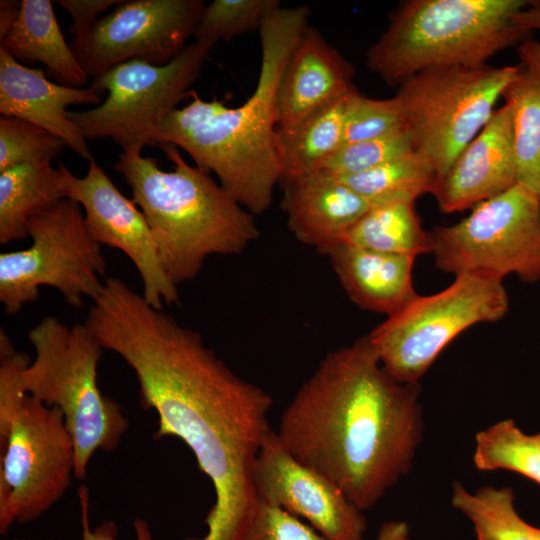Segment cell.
Instances as JSON below:
<instances>
[{
    "label": "cell",
    "instance_id": "cell-7",
    "mask_svg": "<svg viewBox=\"0 0 540 540\" xmlns=\"http://www.w3.org/2000/svg\"><path fill=\"white\" fill-rule=\"evenodd\" d=\"M22 368H0V534L37 520L66 492L75 448L63 413L25 393Z\"/></svg>",
    "mask_w": 540,
    "mask_h": 540
},
{
    "label": "cell",
    "instance_id": "cell-3",
    "mask_svg": "<svg viewBox=\"0 0 540 540\" xmlns=\"http://www.w3.org/2000/svg\"><path fill=\"white\" fill-rule=\"evenodd\" d=\"M174 164L163 171L142 149L118 154L114 169L131 188L150 227L164 272L177 287L212 255H236L259 237L254 215L210 174L189 165L174 144L158 146Z\"/></svg>",
    "mask_w": 540,
    "mask_h": 540
},
{
    "label": "cell",
    "instance_id": "cell-26",
    "mask_svg": "<svg viewBox=\"0 0 540 540\" xmlns=\"http://www.w3.org/2000/svg\"><path fill=\"white\" fill-rule=\"evenodd\" d=\"M511 487L486 485L470 492L460 482L452 484L451 505L473 525L495 540H540V527L526 522L515 508Z\"/></svg>",
    "mask_w": 540,
    "mask_h": 540
},
{
    "label": "cell",
    "instance_id": "cell-42",
    "mask_svg": "<svg viewBox=\"0 0 540 540\" xmlns=\"http://www.w3.org/2000/svg\"><path fill=\"white\" fill-rule=\"evenodd\" d=\"M535 437H536V439L538 440V442L540 443V432H538L537 434H535Z\"/></svg>",
    "mask_w": 540,
    "mask_h": 540
},
{
    "label": "cell",
    "instance_id": "cell-43",
    "mask_svg": "<svg viewBox=\"0 0 540 540\" xmlns=\"http://www.w3.org/2000/svg\"><path fill=\"white\" fill-rule=\"evenodd\" d=\"M14 540H26V539H14ZM28 540H30V539H28Z\"/></svg>",
    "mask_w": 540,
    "mask_h": 540
},
{
    "label": "cell",
    "instance_id": "cell-35",
    "mask_svg": "<svg viewBox=\"0 0 540 540\" xmlns=\"http://www.w3.org/2000/svg\"><path fill=\"white\" fill-rule=\"evenodd\" d=\"M78 498L81 511L82 538L81 540H118V527L112 520H106L91 529L89 525V490L87 486L78 488ZM137 540H152L149 524L142 518H136L133 522ZM53 540V539H49Z\"/></svg>",
    "mask_w": 540,
    "mask_h": 540
},
{
    "label": "cell",
    "instance_id": "cell-22",
    "mask_svg": "<svg viewBox=\"0 0 540 540\" xmlns=\"http://www.w3.org/2000/svg\"><path fill=\"white\" fill-rule=\"evenodd\" d=\"M67 198L62 162L22 164L0 172V244L28 237L30 220Z\"/></svg>",
    "mask_w": 540,
    "mask_h": 540
},
{
    "label": "cell",
    "instance_id": "cell-23",
    "mask_svg": "<svg viewBox=\"0 0 540 540\" xmlns=\"http://www.w3.org/2000/svg\"><path fill=\"white\" fill-rule=\"evenodd\" d=\"M352 93L292 129L276 130L282 173L280 183L318 172L326 159L343 145L348 101Z\"/></svg>",
    "mask_w": 540,
    "mask_h": 540
},
{
    "label": "cell",
    "instance_id": "cell-5",
    "mask_svg": "<svg viewBox=\"0 0 540 540\" xmlns=\"http://www.w3.org/2000/svg\"><path fill=\"white\" fill-rule=\"evenodd\" d=\"M530 0H405L365 53L366 67L399 87L424 70L477 67L530 38L517 20Z\"/></svg>",
    "mask_w": 540,
    "mask_h": 540
},
{
    "label": "cell",
    "instance_id": "cell-24",
    "mask_svg": "<svg viewBox=\"0 0 540 540\" xmlns=\"http://www.w3.org/2000/svg\"><path fill=\"white\" fill-rule=\"evenodd\" d=\"M413 200H390L371 206L347 232L344 242L369 250L417 257L432 252Z\"/></svg>",
    "mask_w": 540,
    "mask_h": 540
},
{
    "label": "cell",
    "instance_id": "cell-25",
    "mask_svg": "<svg viewBox=\"0 0 540 540\" xmlns=\"http://www.w3.org/2000/svg\"><path fill=\"white\" fill-rule=\"evenodd\" d=\"M502 98L512 115L517 183L540 198V82L522 66Z\"/></svg>",
    "mask_w": 540,
    "mask_h": 540
},
{
    "label": "cell",
    "instance_id": "cell-20",
    "mask_svg": "<svg viewBox=\"0 0 540 540\" xmlns=\"http://www.w3.org/2000/svg\"><path fill=\"white\" fill-rule=\"evenodd\" d=\"M337 278L359 308L389 316L418 293L412 281L415 257L341 243L328 255Z\"/></svg>",
    "mask_w": 540,
    "mask_h": 540
},
{
    "label": "cell",
    "instance_id": "cell-32",
    "mask_svg": "<svg viewBox=\"0 0 540 540\" xmlns=\"http://www.w3.org/2000/svg\"><path fill=\"white\" fill-rule=\"evenodd\" d=\"M406 128L403 109L394 95L376 99L354 91L348 101L343 144L371 140Z\"/></svg>",
    "mask_w": 540,
    "mask_h": 540
},
{
    "label": "cell",
    "instance_id": "cell-21",
    "mask_svg": "<svg viewBox=\"0 0 540 540\" xmlns=\"http://www.w3.org/2000/svg\"><path fill=\"white\" fill-rule=\"evenodd\" d=\"M0 47L17 61L43 63L58 84L83 88L87 83L89 75L65 41L49 0H22L18 19Z\"/></svg>",
    "mask_w": 540,
    "mask_h": 540
},
{
    "label": "cell",
    "instance_id": "cell-27",
    "mask_svg": "<svg viewBox=\"0 0 540 540\" xmlns=\"http://www.w3.org/2000/svg\"><path fill=\"white\" fill-rule=\"evenodd\" d=\"M334 177L373 203L416 201L423 194H432L438 178L430 163L417 152L361 173Z\"/></svg>",
    "mask_w": 540,
    "mask_h": 540
},
{
    "label": "cell",
    "instance_id": "cell-13",
    "mask_svg": "<svg viewBox=\"0 0 540 540\" xmlns=\"http://www.w3.org/2000/svg\"><path fill=\"white\" fill-rule=\"evenodd\" d=\"M204 8L202 0H121L69 46L93 79L131 60L165 65L187 46Z\"/></svg>",
    "mask_w": 540,
    "mask_h": 540
},
{
    "label": "cell",
    "instance_id": "cell-15",
    "mask_svg": "<svg viewBox=\"0 0 540 540\" xmlns=\"http://www.w3.org/2000/svg\"><path fill=\"white\" fill-rule=\"evenodd\" d=\"M253 481L258 499L307 520L330 540H364L362 511L336 483L295 459L272 429L258 453Z\"/></svg>",
    "mask_w": 540,
    "mask_h": 540
},
{
    "label": "cell",
    "instance_id": "cell-2",
    "mask_svg": "<svg viewBox=\"0 0 540 540\" xmlns=\"http://www.w3.org/2000/svg\"><path fill=\"white\" fill-rule=\"evenodd\" d=\"M420 392L419 382H400L383 367L365 335L320 361L276 433L363 512L412 468L424 432Z\"/></svg>",
    "mask_w": 540,
    "mask_h": 540
},
{
    "label": "cell",
    "instance_id": "cell-14",
    "mask_svg": "<svg viewBox=\"0 0 540 540\" xmlns=\"http://www.w3.org/2000/svg\"><path fill=\"white\" fill-rule=\"evenodd\" d=\"M67 198L84 208V221L91 238L125 253L135 265L143 297L156 309L179 305L178 287L161 265L148 222L138 206L126 198L93 159L84 177L73 175L62 163Z\"/></svg>",
    "mask_w": 540,
    "mask_h": 540
},
{
    "label": "cell",
    "instance_id": "cell-6",
    "mask_svg": "<svg viewBox=\"0 0 540 540\" xmlns=\"http://www.w3.org/2000/svg\"><path fill=\"white\" fill-rule=\"evenodd\" d=\"M35 358L23 370L25 393L58 408L75 448L74 477L83 480L97 450H116L128 429L122 407L102 394L97 383L104 348L80 323L44 317L28 333Z\"/></svg>",
    "mask_w": 540,
    "mask_h": 540
},
{
    "label": "cell",
    "instance_id": "cell-36",
    "mask_svg": "<svg viewBox=\"0 0 540 540\" xmlns=\"http://www.w3.org/2000/svg\"><path fill=\"white\" fill-rule=\"evenodd\" d=\"M72 17L73 23L70 31L74 38L86 35L98 21V16L121 0H57Z\"/></svg>",
    "mask_w": 540,
    "mask_h": 540
},
{
    "label": "cell",
    "instance_id": "cell-17",
    "mask_svg": "<svg viewBox=\"0 0 540 540\" xmlns=\"http://www.w3.org/2000/svg\"><path fill=\"white\" fill-rule=\"evenodd\" d=\"M353 65L313 26H307L282 72L276 94V130L294 128L357 90Z\"/></svg>",
    "mask_w": 540,
    "mask_h": 540
},
{
    "label": "cell",
    "instance_id": "cell-33",
    "mask_svg": "<svg viewBox=\"0 0 540 540\" xmlns=\"http://www.w3.org/2000/svg\"><path fill=\"white\" fill-rule=\"evenodd\" d=\"M241 540H330L281 507L258 499Z\"/></svg>",
    "mask_w": 540,
    "mask_h": 540
},
{
    "label": "cell",
    "instance_id": "cell-28",
    "mask_svg": "<svg viewBox=\"0 0 540 540\" xmlns=\"http://www.w3.org/2000/svg\"><path fill=\"white\" fill-rule=\"evenodd\" d=\"M473 463L480 471L508 470L540 485V443L511 418L476 433Z\"/></svg>",
    "mask_w": 540,
    "mask_h": 540
},
{
    "label": "cell",
    "instance_id": "cell-29",
    "mask_svg": "<svg viewBox=\"0 0 540 540\" xmlns=\"http://www.w3.org/2000/svg\"><path fill=\"white\" fill-rule=\"evenodd\" d=\"M280 7L279 0H213L205 5L192 36L215 43L230 41L258 31L265 17Z\"/></svg>",
    "mask_w": 540,
    "mask_h": 540
},
{
    "label": "cell",
    "instance_id": "cell-16",
    "mask_svg": "<svg viewBox=\"0 0 540 540\" xmlns=\"http://www.w3.org/2000/svg\"><path fill=\"white\" fill-rule=\"evenodd\" d=\"M516 183L512 115L504 104L437 179L432 195L443 213H454L472 209Z\"/></svg>",
    "mask_w": 540,
    "mask_h": 540
},
{
    "label": "cell",
    "instance_id": "cell-4",
    "mask_svg": "<svg viewBox=\"0 0 540 540\" xmlns=\"http://www.w3.org/2000/svg\"><path fill=\"white\" fill-rule=\"evenodd\" d=\"M307 5L271 12L258 32L261 63L256 87L241 105L223 112L173 144L195 166L213 172L222 188L251 214L272 204L282 173L276 141V94L288 58L309 26Z\"/></svg>",
    "mask_w": 540,
    "mask_h": 540
},
{
    "label": "cell",
    "instance_id": "cell-40",
    "mask_svg": "<svg viewBox=\"0 0 540 540\" xmlns=\"http://www.w3.org/2000/svg\"><path fill=\"white\" fill-rule=\"evenodd\" d=\"M518 23L531 32L540 30V1H532L517 17Z\"/></svg>",
    "mask_w": 540,
    "mask_h": 540
},
{
    "label": "cell",
    "instance_id": "cell-18",
    "mask_svg": "<svg viewBox=\"0 0 540 540\" xmlns=\"http://www.w3.org/2000/svg\"><path fill=\"white\" fill-rule=\"evenodd\" d=\"M102 94L91 86L54 83L42 69L22 65L0 47V113L38 125L61 138L73 152L91 161L93 155L66 108L76 104L99 106Z\"/></svg>",
    "mask_w": 540,
    "mask_h": 540
},
{
    "label": "cell",
    "instance_id": "cell-9",
    "mask_svg": "<svg viewBox=\"0 0 540 540\" xmlns=\"http://www.w3.org/2000/svg\"><path fill=\"white\" fill-rule=\"evenodd\" d=\"M508 309L503 281L462 274L437 293L416 295L367 336L393 377L418 383L457 336L476 324L502 319Z\"/></svg>",
    "mask_w": 540,
    "mask_h": 540
},
{
    "label": "cell",
    "instance_id": "cell-12",
    "mask_svg": "<svg viewBox=\"0 0 540 540\" xmlns=\"http://www.w3.org/2000/svg\"><path fill=\"white\" fill-rule=\"evenodd\" d=\"M430 232L441 271L540 280V198L520 183L477 204L459 222Z\"/></svg>",
    "mask_w": 540,
    "mask_h": 540
},
{
    "label": "cell",
    "instance_id": "cell-8",
    "mask_svg": "<svg viewBox=\"0 0 540 540\" xmlns=\"http://www.w3.org/2000/svg\"><path fill=\"white\" fill-rule=\"evenodd\" d=\"M521 70V64L439 67L417 73L398 87L395 96L416 152L438 178L484 128Z\"/></svg>",
    "mask_w": 540,
    "mask_h": 540
},
{
    "label": "cell",
    "instance_id": "cell-39",
    "mask_svg": "<svg viewBox=\"0 0 540 540\" xmlns=\"http://www.w3.org/2000/svg\"><path fill=\"white\" fill-rule=\"evenodd\" d=\"M377 540H411L410 528L402 520L386 521L379 529Z\"/></svg>",
    "mask_w": 540,
    "mask_h": 540
},
{
    "label": "cell",
    "instance_id": "cell-10",
    "mask_svg": "<svg viewBox=\"0 0 540 540\" xmlns=\"http://www.w3.org/2000/svg\"><path fill=\"white\" fill-rule=\"evenodd\" d=\"M27 232L32 239L28 248L0 254V302L6 314L36 301L41 286L57 289L75 308L100 295L107 264L78 202L60 200L34 216Z\"/></svg>",
    "mask_w": 540,
    "mask_h": 540
},
{
    "label": "cell",
    "instance_id": "cell-31",
    "mask_svg": "<svg viewBox=\"0 0 540 540\" xmlns=\"http://www.w3.org/2000/svg\"><path fill=\"white\" fill-rule=\"evenodd\" d=\"M65 147V141L38 125L16 117H0V172L52 161Z\"/></svg>",
    "mask_w": 540,
    "mask_h": 540
},
{
    "label": "cell",
    "instance_id": "cell-38",
    "mask_svg": "<svg viewBox=\"0 0 540 540\" xmlns=\"http://www.w3.org/2000/svg\"><path fill=\"white\" fill-rule=\"evenodd\" d=\"M22 0L0 1V42L8 35L20 14Z\"/></svg>",
    "mask_w": 540,
    "mask_h": 540
},
{
    "label": "cell",
    "instance_id": "cell-34",
    "mask_svg": "<svg viewBox=\"0 0 540 540\" xmlns=\"http://www.w3.org/2000/svg\"><path fill=\"white\" fill-rule=\"evenodd\" d=\"M190 96L192 100L189 104L174 109L162 121L154 136L153 147L165 143L173 144L178 138L208 122L227 108L223 101L201 99L194 90Z\"/></svg>",
    "mask_w": 540,
    "mask_h": 540
},
{
    "label": "cell",
    "instance_id": "cell-1",
    "mask_svg": "<svg viewBox=\"0 0 540 540\" xmlns=\"http://www.w3.org/2000/svg\"><path fill=\"white\" fill-rule=\"evenodd\" d=\"M84 323L134 371L141 406L158 416L153 438L182 440L211 481L207 532L184 540H241L258 504L253 472L271 430L270 394L120 278L104 280Z\"/></svg>",
    "mask_w": 540,
    "mask_h": 540
},
{
    "label": "cell",
    "instance_id": "cell-41",
    "mask_svg": "<svg viewBox=\"0 0 540 540\" xmlns=\"http://www.w3.org/2000/svg\"><path fill=\"white\" fill-rule=\"evenodd\" d=\"M473 529H474L476 540H495L485 531L478 528H473Z\"/></svg>",
    "mask_w": 540,
    "mask_h": 540
},
{
    "label": "cell",
    "instance_id": "cell-37",
    "mask_svg": "<svg viewBox=\"0 0 540 540\" xmlns=\"http://www.w3.org/2000/svg\"><path fill=\"white\" fill-rule=\"evenodd\" d=\"M517 52L523 68L540 82V42L526 39L517 46Z\"/></svg>",
    "mask_w": 540,
    "mask_h": 540
},
{
    "label": "cell",
    "instance_id": "cell-11",
    "mask_svg": "<svg viewBox=\"0 0 540 540\" xmlns=\"http://www.w3.org/2000/svg\"><path fill=\"white\" fill-rule=\"evenodd\" d=\"M216 43L194 40L165 65L141 60L121 63L93 79L91 87L106 99L85 111H69L85 139L110 138L123 151L153 147L166 116L191 95L190 87Z\"/></svg>",
    "mask_w": 540,
    "mask_h": 540
},
{
    "label": "cell",
    "instance_id": "cell-30",
    "mask_svg": "<svg viewBox=\"0 0 540 540\" xmlns=\"http://www.w3.org/2000/svg\"><path fill=\"white\" fill-rule=\"evenodd\" d=\"M413 152H416L413 137L404 128L383 137L343 144L318 172L331 176L357 174Z\"/></svg>",
    "mask_w": 540,
    "mask_h": 540
},
{
    "label": "cell",
    "instance_id": "cell-19",
    "mask_svg": "<svg viewBox=\"0 0 540 540\" xmlns=\"http://www.w3.org/2000/svg\"><path fill=\"white\" fill-rule=\"evenodd\" d=\"M280 206L295 238L328 255L355 222L376 204L338 178L315 172L281 183Z\"/></svg>",
    "mask_w": 540,
    "mask_h": 540
}]
</instances>
